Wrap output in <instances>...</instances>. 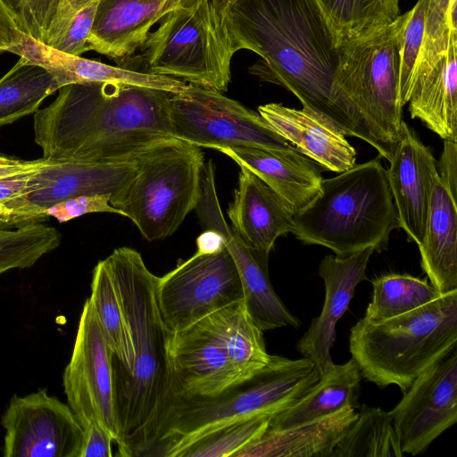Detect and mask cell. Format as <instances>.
<instances>
[{"label": "cell", "instance_id": "6da1fadb", "mask_svg": "<svg viewBox=\"0 0 457 457\" xmlns=\"http://www.w3.org/2000/svg\"><path fill=\"white\" fill-rule=\"evenodd\" d=\"M34 113L43 158L56 162H137L170 134L171 93L115 82L69 84Z\"/></svg>", "mask_w": 457, "mask_h": 457}, {"label": "cell", "instance_id": "7a4b0ae2", "mask_svg": "<svg viewBox=\"0 0 457 457\" xmlns=\"http://www.w3.org/2000/svg\"><path fill=\"white\" fill-rule=\"evenodd\" d=\"M223 22L235 52L262 57L255 74L284 87L344 133L332 105L341 45L316 0H236Z\"/></svg>", "mask_w": 457, "mask_h": 457}, {"label": "cell", "instance_id": "3957f363", "mask_svg": "<svg viewBox=\"0 0 457 457\" xmlns=\"http://www.w3.org/2000/svg\"><path fill=\"white\" fill-rule=\"evenodd\" d=\"M119 294L134 350L130 372L114 385L118 454L151 456L174 398L166 327L158 301L159 278L137 250L122 246L105 259Z\"/></svg>", "mask_w": 457, "mask_h": 457}, {"label": "cell", "instance_id": "277c9868", "mask_svg": "<svg viewBox=\"0 0 457 457\" xmlns=\"http://www.w3.org/2000/svg\"><path fill=\"white\" fill-rule=\"evenodd\" d=\"M411 10L372 33L341 45L332 105L345 136L356 137L390 161L401 137L399 95L403 32Z\"/></svg>", "mask_w": 457, "mask_h": 457}, {"label": "cell", "instance_id": "5b68a950", "mask_svg": "<svg viewBox=\"0 0 457 457\" xmlns=\"http://www.w3.org/2000/svg\"><path fill=\"white\" fill-rule=\"evenodd\" d=\"M398 227L386 170L376 158L323 179L319 194L294 213L291 233L347 257L369 247L381 251Z\"/></svg>", "mask_w": 457, "mask_h": 457}, {"label": "cell", "instance_id": "8992f818", "mask_svg": "<svg viewBox=\"0 0 457 457\" xmlns=\"http://www.w3.org/2000/svg\"><path fill=\"white\" fill-rule=\"evenodd\" d=\"M307 358L271 355L252 378L208 397L175 396L151 456L179 457L204 436L260 414L275 415L297 403L320 379Z\"/></svg>", "mask_w": 457, "mask_h": 457}, {"label": "cell", "instance_id": "52a82bcc", "mask_svg": "<svg viewBox=\"0 0 457 457\" xmlns=\"http://www.w3.org/2000/svg\"><path fill=\"white\" fill-rule=\"evenodd\" d=\"M457 345V290L378 323L363 318L351 328L349 352L361 378L405 393Z\"/></svg>", "mask_w": 457, "mask_h": 457}, {"label": "cell", "instance_id": "ba28073f", "mask_svg": "<svg viewBox=\"0 0 457 457\" xmlns=\"http://www.w3.org/2000/svg\"><path fill=\"white\" fill-rule=\"evenodd\" d=\"M130 181L110 197L147 241L171 236L195 211L201 194V148L172 138L137 160Z\"/></svg>", "mask_w": 457, "mask_h": 457}, {"label": "cell", "instance_id": "9c48e42d", "mask_svg": "<svg viewBox=\"0 0 457 457\" xmlns=\"http://www.w3.org/2000/svg\"><path fill=\"white\" fill-rule=\"evenodd\" d=\"M140 49L145 72L190 85L228 90L233 46L211 0H196L169 11Z\"/></svg>", "mask_w": 457, "mask_h": 457}, {"label": "cell", "instance_id": "30bf717a", "mask_svg": "<svg viewBox=\"0 0 457 457\" xmlns=\"http://www.w3.org/2000/svg\"><path fill=\"white\" fill-rule=\"evenodd\" d=\"M169 118L173 137L200 148L246 146L298 152L258 112L213 89L187 84L171 94Z\"/></svg>", "mask_w": 457, "mask_h": 457}, {"label": "cell", "instance_id": "8fae6325", "mask_svg": "<svg viewBox=\"0 0 457 457\" xmlns=\"http://www.w3.org/2000/svg\"><path fill=\"white\" fill-rule=\"evenodd\" d=\"M243 300L240 278L227 247L195 252L159 278L158 301L170 332L187 328L213 312Z\"/></svg>", "mask_w": 457, "mask_h": 457}, {"label": "cell", "instance_id": "7c38bea8", "mask_svg": "<svg viewBox=\"0 0 457 457\" xmlns=\"http://www.w3.org/2000/svg\"><path fill=\"white\" fill-rule=\"evenodd\" d=\"M68 404L81 426L99 423L119 443L112 353L89 298L83 305L71 360L63 373Z\"/></svg>", "mask_w": 457, "mask_h": 457}, {"label": "cell", "instance_id": "4fadbf2b", "mask_svg": "<svg viewBox=\"0 0 457 457\" xmlns=\"http://www.w3.org/2000/svg\"><path fill=\"white\" fill-rule=\"evenodd\" d=\"M195 211L204 230L222 236L240 278L245 309L256 326L262 331L287 326L297 328L301 321L289 312L271 285L269 255L249 247L225 220L216 190L215 166L211 160L204 168Z\"/></svg>", "mask_w": 457, "mask_h": 457}, {"label": "cell", "instance_id": "5bb4252c", "mask_svg": "<svg viewBox=\"0 0 457 457\" xmlns=\"http://www.w3.org/2000/svg\"><path fill=\"white\" fill-rule=\"evenodd\" d=\"M4 457H79L84 429L71 407L46 388L14 395L1 417Z\"/></svg>", "mask_w": 457, "mask_h": 457}, {"label": "cell", "instance_id": "9a60e30c", "mask_svg": "<svg viewBox=\"0 0 457 457\" xmlns=\"http://www.w3.org/2000/svg\"><path fill=\"white\" fill-rule=\"evenodd\" d=\"M390 411L403 453L418 455L457 421L456 348L422 372Z\"/></svg>", "mask_w": 457, "mask_h": 457}, {"label": "cell", "instance_id": "2e32d148", "mask_svg": "<svg viewBox=\"0 0 457 457\" xmlns=\"http://www.w3.org/2000/svg\"><path fill=\"white\" fill-rule=\"evenodd\" d=\"M137 162L88 163L56 162L34 173L28 192L4 205L14 221L42 220L50 206L80 195H109L120 191L135 176Z\"/></svg>", "mask_w": 457, "mask_h": 457}, {"label": "cell", "instance_id": "e0dca14e", "mask_svg": "<svg viewBox=\"0 0 457 457\" xmlns=\"http://www.w3.org/2000/svg\"><path fill=\"white\" fill-rule=\"evenodd\" d=\"M169 354L174 397L213 396L241 382L219 339L200 321L172 333Z\"/></svg>", "mask_w": 457, "mask_h": 457}, {"label": "cell", "instance_id": "ac0fdd59", "mask_svg": "<svg viewBox=\"0 0 457 457\" xmlns=\"http://www.w3.org/2000/svg\"><path fill=\"white\" fill-rule=\"evenodd\" d=\"M373 252L369 247L347 257L327 255L320 263L319 275L325 287L323 307L296 348L314 363L320 376L334 365L330 350L336 337V325L348 309L357 285L367 278L366 269Z\"/></svg>", "mask_w": 457, "mask_h": 457}, {"label": "cell", "instance_id": "d6986e66", "mask_svg": "<svg viewBox=\"0 0 457 457\" xmlns=\"http://www.w3.org/2000/svg\"><path fill=\"white\" fill-rule=\"evenodd\" d=\"M386 178L396 209L399 227L417 245L426 228L436 162L426 146L403 121L401 137L389 161Z\"/></svg>", "mask_w": 457, "mask_h": 457}, {"label": "cell", "instance_id": "ffe728a7", "mask_svg": "<svg viewBox=\"0 0 457 457\" xmlns=\"http://www.w3.org/2000/svg\"><path fill=\"white\" fill-rule=\"evenodd\" d=\"M457 37L448 44L420 48L408 103L441 138L457 139Z\"/></svg>", "mask_w": 457, "mask_h": 457}, {"label": "cell", "instance_id": "44dd1931", "mask_svg": "<svg viewBox=\"0 0 457 457\" xmlns=\"http://www.w3.org/2000/svg\"><path fill=\"white\" fill-rule=\"evenodd\" d=\"M8 52L25 57L47 70L60 87L69 84L115 82L176 94L187 85L170 77L112 66L67 54L46 46L21 30L16 31L15 43Z\"/></svg>", "mask_w": 457, "mask_h": 457}, {"label": "cell", "instance_id": "7402d4cb", "mask_svg": "<svg viewBox=\"0 0 457 457\" xmlns=\"http://www.w3.org/2000/svg\"><path fill=\"white\" fill-rule=\"evenodd\" d=\"M258 112L300 154L324 169L340 173L356 164L357 153L345 135L333 122L312 110L271 103L260 105Z\"/></svg>", "mask_w": 457, "mask_h": 457}, {"label": "cell", "instance_id": "603a6c76", "mask_svg": "<svg viewBox=\"0 0 457 457\" xmlns=\"http://www.w3.org/2000/svg\"><path fill=\"white\" fill-rule=\"evenodd\" d=\"M178 6L176 0H99L88 50L124 62L142 47L150 29Z\"/></svg>", "mask_w": 457, "mask_h": 457}, {"label": "cell", "instance_id": "cb8c5ba5", "mask_svg": "<svg viewBox=\"0 0 457 457\" xmlns=\"http://www.w3.org/2000/svg\"><path fill=\"white\" fill-rule=\"evenodd\" d=\"M239 168L237 187L227 210L229 226L249 247L269 255L277 238L291 232L295 212L256 175Z\"/></svg>", "mask_w": 457, "mask_h": 457}, {"label": "cell", "instance_id": "d4e9b609", "mask_svg": "<svg viewBox=\"0 0 457 457\" xmlns=\"http://www.w3.org/2000/svg\"><path fill=\"white\" fill-rule=\"evenodd\" d=\"M217 151L244 166L270 187L296 212L320 192V170L300 153H280L256 147H221Z\"/></svg>", "mask_w": 457, "mask_h": 457}, {"label": "cell", "instance_id": "484cf974", "mask_svg": "<svg viewBox=\"0 0 457 457\" xmlns=\"http://www.w3.org/2000/svg\"><path fill=\"white\" fill-rule=\"evenodd\" d=\"M420 265L439 295L457 290V203L438 174L432 187Z\"/></svg>", "mask_w": 457, "mask_h": 457}, {"label": "cell", "instance_id": "4316f807", "mask_svg": "<svg viewBox=\"0 0 457 457\" xmlns=\"http://www.w3.org/2000/svg\"><path fill=\"white\" fill-rule=\"evenodd\" d=\"M356 417L355 409L346 407L294 427L267 428L234 457H331Z\"/></svg>", "mask_w": 457, "mask_h": 457}, {"label": "cell", "instance_id": "83f0119b", "mask_svg": "<svg viewBox=\"0 0 457 457\" xmlns=\"http://www.w3.org/2000/svg\"><path fill=\"white\" fill-rule=\"evenodd\" d=\"M361 375L354 360L335 364L294 406L270 418L268 428L279 429L312 421L344 408H359Z\"/></svg>", "mask_w": 457, "mask_h": 457}, {"label": "cell", "instance_id": "f1b7e54d", "mask_svg": "<svg viewBox=\"0 0 457 457\" xmlns=\"http://www.w3.org/2000/svg\"><path fill=\"white\" fill-rule=\"evenodd\" d=\"M200 322L219 339L241 382L269 364L271 355L266 350L263 331L253 321L243 300Z\"/></svg>", "mask_w": 457, "mask_h": 457}, {"label": "cell", "instance_id": "f546056e", "mask_svg": "<svg viewBox=\"0 0 457 457\" xmlns=\"http://www.w3.org/2000/svg\"><path fill=\"white\" fill-rule=\"evenodd\" d=\"M89 299L112 353L115 385L130 372L134 350L119 294L104 259L93 270Z\"/></svg>", "mask_w": 457, "mask_h": 457}, {"label": "cell", "instance_id": "4dcf8cb0", "mask_svg": "<svg viewBox=\"0 0 457 457\" xmlns=\"http://www.w3.org/2000/svg\"><path fill=\"white\" fill-rule=\"evenodd\" d=\"M59 88L47 70L21 56L0 79V127L35 113Z\"/></svg>", "mask_w": 457, "mask_h": 457}, {"label": "cell", "instance_id": "1f68e13d", "mask_svg": "<svg viewBox=\"0 0 457 457\" xmlns=\"http://www.w3.org/2000/svg\"><path fill=\"white\" fill-rule=\"evenodd\" d=\"M99 0H50L33 38L56 50L81 55Z\"/></svg>", "mask_w": 457, "mask_h": 457}, {"label": "cell", "instance_id": "d6a6232c", "mask_svg": "<svg viewBox=\"0 0 457 457\" xmlns=\"http://www.w3.org/2000/svg\"><path fill=\"white\" fill-rule=\"evenodd\" d=\"M390 411L363 404L331 457H403Z\"/></svg>", "mask_w": 457, "mask_h": 457}, {"label": "cell", "instance_id": "836d02e7", "mask_svg": "<svg viewBox=\"0 0 457 457\" xmlns=\"http://www.w3.org/2000/svg\"><path fill=\"white\" fill-rule=\"evenodd\" d=\"M340 45L365 37L400 15L399 0H316Z\"/></svg>", "mask_w": 457, "mask_h": 457}, {"label": "cell", "instance_id": "e575fe53", "mask_svg": "<svg viewBox=\"0 0 457 457\" xmlns=\"http://www.w3.org/2000/svg\"><path fill=\"white\" fill-rule=\"evenodd\" d=\"M61 241L60 232L39 220H0V274L33 266Z\"/></svg>", "mask_w": 457, "mask_h": 457}, {"label": "cell", "instance_id": "d590c367", "mask_svg": "<svg viewBox=\"0 0 457 457\" xmlns=\"http://www.w3.org/2000/svg\"><path fill=\"white\" fill-rule=\"evenodd\" d=\"M373 294L363 319L378 323L422 306L439 295L428 283L410 274L390 273L372 280Z\"/></svg>", "mask_w": 457, "mask_h": 457}, {"label": "cell", "instance_id": "8d00e7d4", "mask_svg": "<svg viewBox=\"0 0 457 457\" xmlns=\"http://www.w3.org/2000/svg\"><path fill=\"white\" fill-rule=\"evenodd\" d=\"M272 416L260 414L221 428L186 448L179 457H234L267 430Z\"/></svg>", "mask_w": 457, "mask_h": 457}, {"label": "cell", "instance_id": "74e56055", "mask_svg": "<svg viewBox=\"0 0 457 457\" xmlns=\"http://www.w3.org/2000/svg\"><path fill=\"white\" fill-rule=\"evenodd\" d=\"M425 16L426 0H418L411 9V15L403 32L399 80V95L402 106L405 105L410 98L423 39Z\"/></svg>", "mask_w": 457, "mask_h": 457}, {"label": "cell", "instance_id": "f35d334b", "mask_svg": "<svg viewBox=\"0 0 457 457\" xmlns=\"http://www.w3.org/2000/svg\"><path fill=\"white\" fill-rule=\"evenodd\" d=\"M110 197L109 195H93L68 198L47 208L45 217H53L62 223L93 212L120 215V212L111 205Z\"/></svg>", "mask_w": 457, "mask_h": 457}, {"label": "cell", "instance_id": "ab89813d", "mask_svg": "<svg viewBox=\"0 0 457 457\" xmlns=\"http://www.w3.org/2000/svg\"><path fill=\"white\" fill-rule=\"evenodd\" d=\"M84 429L79 457H112V436L99 423L92 421Z\"/></svg>", "mask_w": 457, "mask_h": 457}, {"label": "cell", "instance_id": "60d3db41", "mask_svg": "<svg viewBox=\"0 0 457 457\" xmlns=\"http://www.w3.org/2000/svg\"><path fill=\"white\" fill-rule=\"evenodd\" d=\"M436 170L442 184L449 193L457 196V139H445L444 149L436 162Z\"/></svg>", "mask_w": 457, "mask_h": 457}, {"label": "cell", "instance_id": "b9f144b4", "mask_svg": "<svg viewBox=\"0 0 457 457\" xmlns=\"http://www.w3.org/2000/svg\"><path fill=\"white\" fill-rule=\"evenodd\" d=\"M46 165L0 178V204H4L25 195L28 192L29 183L34 173Z\"/></svg>", "mask_w": 457, "mask_h": 457}, {"label": "cell", "instance_id": "7bdbcfd3", "mask_svg": "<svg viewBox=\"0 0 457 457\" xmlns=\"http://www.w3.org/2000/svg\"><path fill=\"white\" fill-rule=\"evenodd\" d=\"M50 0H25L21 19V31L33 36L41 22Z\"/></svg>", "mask_w": 457, "mask_h": 457}, {"label": "cell", "instance_id": "ee69618b", "mask_svg": "<svg viewBox=\"0 0 457 457\" xmlns=\"http://www.w3.org/2000/svg\"><path fill=\"white\" fill-rule=\"evenodd\" d=\"M16 29L20 30L14 17L0 0V54L13 46Z\"/></svg>", "mask_w": 457, "mask_h": 457}, {"label": "cell", "instance_id": "f6af8a7d", "mask_svg": "<svg viewBox=\"0 0 457 457\" xmlns=\"http://www.w3.org/2000/svg\"><path fill=\"white\" fill-rule=\"evenodd\" d=\"M50 160L45 158L37 160H21L0 154V178L15 173L27 171L47 164Z\"/></svg>", "mask_w": 457, "mask_h": 457}, {"label": "cell", "instance_id": "bcb514c9", "mask_svg": "<svg viewBox=\"0 0 457 457\" xmlns=\"http://www.w3.org/2000/svg\"><path fill=\"white\" fill-rule=\"evenodd\" d=\"M196 251L202 253L220 252L226 246L222 236L213 230L205 229L196 238Z\"/></svg>", "mask_w": 457, "mask_h": 457}, {"label": "cell", "instance_id": "7dc6e473", "mask_svg": "<svg viewBox=\"0 0 457 457\" xmlns=\"http://www.w3.org/2000/svg\"><path fill=\"white\" fill-rule=\"evenodd\" d=\"M14 17L21 31V19L25 6V0H1Z\"/></svg>", "mask_w": 457, "mask_h": 457}, {"label": "cell", "instance_id": "c3c4849f", "mask_svg": "<svg viewBox=\"0 0 457 457\" xmlns=\"http://www.w3.org/2000/svg\"><path fill=\"white\" fill-rule=\"evenodd\" d=\"M219 16L223 20L224 14L228 7L236 0H211Z\"/></svg>", "mask_w": 457, "mask_h": 457}, {"label": "cell", "instance_id": "681fc988", "mask_svg": "<svg viewBox=\"0 0 457 457\" xmlns=\"http://www.w3.org/2000/svg\"><path fill=\"white\" fill-rule=\"evenodd\" d=\"M0 220L12 221L11 211L3 204H0Z\"/></svg>", "mask_w": 457, "mask_h": 457}, {"label": "cell", "instance_id": "f907efd6", "mask_svg": "<svg viewBox=\"0 0 457 457\" xmlns=\"http://www.w3.org/2000/svg\"><path fill=\"white\" fill-rule=\"evenodd\" d=\"M183 1L185 2V4L187 5H189V4H193L194 2H195L196 0H183Z\"/></svg>", "mask_w": 457, "mask_h": 457}]
</instances>
